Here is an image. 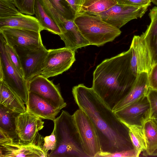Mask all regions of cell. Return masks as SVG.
<instances>
[{"label": "cell", "mask_w": 157, "mask_h": 157, "mask_svg": "<svg viewBox=\"0 0 157 157\" xmlns=\"http://www.w3.org/2000/svg\"><path fill=\"white\" fill-rule=\"evenodd\" d=\"M34 14L44 30L58 35L62 34L59 27L46 13L39 0L35 1Z\"/></svg>", "instance_id": "cell-24"}, {"label": "cell", "mask_w": 157, "mask_h": 157, "mask_svg": "<svg viewBox=\"0 0 157 157\" xmlns=\"http://www.w3.org/2000/svg\"><path fill=\"white\" fill-rule=\"evenodd\" d=\"M117 4L133 6H142L151 5V0H115Z\"/></svg>", "instance_id": "cell-35"}, {"label": "cell", "mask_w": 157, "mask_h": 157, "mask_svg": "<svg viewBox=\"0 0 157 157\" xmlns=\"http://www.w3.org/2000/svg\"><path fill=\"white\" fill-rule=\"evenodd\" d=\"M17 8L13 0H0V18L19 14L21 12Z\"/></svg>", "instance_id": "cell-27"}, {"label": "cell", "mask_w": 157, "mask_h": 157, "mask_svg": "<svg viewBox=\"0 0 157 157\" xmlns=\"http://www.w3.org/2000/svg\"><path fill=\"white\" fill-rule=\"evenodd\" d=\"M149 89L148 73L142 72L138 74L135 83L126 97L113 109L115 112L146 96Z\"/></svg>", "instance_id": "cell-18"}, {"label": "cell", "mask_w": 157, "mask_h": 157, "mask_svg": "<svg viewBox=\"0 0 157 157\" xmlns=\"http://www.w3.org/2000/svg\"><path fill=\"white\" fill-rule=\"evenodd\" d=\"M148 81L149 88L157 90V63L153 66L148 73Z\"/></svg>", "instance_id": "cell-34"}, {"label": "cell", "mask_w": 157, "mask_h": 157, "mask_svg": "<svg viewBox=\"0 0 157 157\" xmlns=\"http://www.w3.org/2000/svg\"><path fill=\"white\" fill-rule=\"evenodd\" d=\"M26 111L42 119L53 121L60 109L52 106L41 96L29 92Z\"/></svg>", "instance_id": "cell-16"}, {"label": "cell", "mask_w": 157, "mask_h": 157, "mask_svg": "<svg viewBox=\"0 0 157 157\" xmlns=\"http://www.w3.org/2000/svg\"><path fill=\"white\" fill-rule=\"evenodd\" d=\"M2 27H9L39 32L44 30L36 17L21 13L16 16L0 18V28Z\"/></svg>", "instance_id": "cell-20"}, {"label": "cell", "mask_w": 157, "mask_h": 157, "mask_svg": "<svg viewBox=\"0 0 157 157\" xmlns=\"http://www.w3.org/2000/svg\"><path fill=\"white\" fill-rule=\"evenodd\" d=\"M14 47L20 59L25 79L28 82L41 74L48 53V50L43 45L34 50H25Z\"/></svg>", "instance_id": "cell-10"}, {"label": "cell", "mask_w": 157, "mask_h": 157, "mask_svg": "<svg viewBox=\"0 0 157 157\" xmlns=\"http://www.w3.org/2000/svg\"><path fill=\"white\" fill-rule=\"evenodd\" d=\"M0 105L18 113L26 111L25 103L3 81L0 80Z\"/></svg>", "instance_id": "cell-21"}, {"label": "cell", "mask_w": 157, "mask_h": 157, "mask_svg": "<svg viewBox=\"0 0 157 157\" xmlns=\"http://www.w3.org/2000/svg\"><path fill=\"white\" fill-rule=\"evenodd\" d=\"M44 142L43 149L48 157V151L52 150L56 145V139L54 130L50 135L44 138Z\"/></svg>", "instance_id": "cell-33"}, {"label": "cell", "mask_w": 157, "mask_h": 157, "mask_svg": "<svg viewBox=\"0 0 157 157\" xmlns=\"http://www.w3.org/2000/svg\"><path fill=\"white\" fill-rule=\"evenodd\" d=\"M149 6H133L117 4L105 11L91 14L99 16L105 22L120 29L131 20L141 18Z\"/></svg>", "instance_id": "cell-7"}, {"label": "cell", "mask_w": 157, "mask_h": 157, "mask_svg": "<svg viewBox=\"0 0 157 157\" xmlns=\"http://www.w3.org/2000/svg\"><path fill=\"white\" fill-rule=\"evenodd\" d=\"M136 157V153L134 149L122 151L113 153L101 152L97 157Z\"/></svg>", "instance_id": "cell-32"}, {"label": "cell", "mask_w": 157, "mask_h": 157, "mask_svg": "<svg viewBox=\"0 0 157 157\" xmlns=\"http://www.w3.org/2000/svg\"><path fill=\"white\" fill-rule=\"evenodd\" d=\"M75 61V52L65 47L48 50L41 75L48 78L62 74L68 70Z\"/></svg>", "instance_id": "cell-8"}, {"label": "cell", "mask_w": 157, "mask_h": 157, "mask_svg": "<svg viewBox=\"0 0 157 157\" xmlns=\"http://www.w3.org/2000/svg\"><path fill=\"white\" fill-rule=\"evenodd\" d=\"M29 92L40 95L55 108L61 110L67 105L59 87L40 74L28 81Z\"/></svg>", "instance_id": "cell-12"}, {"label": "cell", "mask_w": 157, "mask_h": 157, "mask_svg": "<svg viewBox=\"0 0 157 157\" xmlns=\"http://www.w3.org/2000/svg\"><path fill=\"white\" fill-rule=\"evenodd\" d=\"M19 114L0 105V129L14 140H18L16 132L15 119Z\"/></svg>", "instance_id": "cell-23"}, {"label": "cell", "mask_w": 157, "mask_h": 157, "mask_svg": "<svg viewBox=\"0 0 157 157\" xmlns=\"http://www.w3.org/2000/svg\"><path fill=\"white\" fill-rule=\"evenodd\" d=\"M62 34L59 36L64 42L65 47L73 51L90 45L82 35L73 19L64 18L60 29Z\"/></svg>", "instance_id": "cell-17"}, {"label": "cell", "mask_w": 157, "mask_h": 157, "mask_svg": "<svg viewBox=\"0 0 157 157\" xmlns=\"http://www.w3.org/2000/svg\"><path fill=\"white\" fill-rule=\"evenodd\" d=\"M149 109L150 104L146 96L114 113L125 125H141V119L149 111Z\"/></svg>", "instance_id": "cell-15"}, {"label": "cell", "mask_w": 157, "mask_h": 157, "mask_svg": "<svg viewBox=\"0 0 157 157\" xmlns=\"http://www.w3.org/2000/svg\"><path fill=\"white\" fill-rule=\"evenodd\" d=\"M42 140L39 136L36 141L32 143H23L15 140L0 145V157H47L43 149Z\"/></svg>", "instance_id": "cell-13"}, {"label": "cell", "mask_w": 157, "mask_h": 157, "mask_svg": "<svg viewBox=\"0 0 157 157\" xmlns=\"http://www.w3.org/2000/svg\"><path fill=\"white\" fill-rule=\"evenodd\" d=\"M131 57L129 48L104 60L94 71L92 88L112 110L128 94L136 81Z\"/></svg>", "instance_id": "cell-2"}, {"label": "cell", "mask_w": 157, "mask_h": 157, "mask_svg": "<svg viewBox=\"0 0 157 157\" xmlns=\"http://www.w3.org/2000/svg\"><path fill=\"white\" fill-rule=\"evenodd\" d=\"M147 97L150 104V117H157V90L149 88Z\"/></svg>", "instance_id": "cell-31"}, {"label": "cell", "mask_w": 157, "mask_h": 157, "mask_svg": "<svg viewBox=\"0 0 157 157\" xmlns=\"http://www.w3.org/2000/svg\"><path fill=\"white\" fill-rule=\"evenodd\" d=\"M72 115L85 152L88 157H97L101 151L94 124L86 113L79 108Z\"/></svg>", "instance_id": "cell-6"}, {"label": "cell", "mask_w": 157, "mask_h": 157, "mask_svg": "<svg viewBox=\"0 0 157 157\" xmlns=\"http://www.w3.org/2000/svg\"><path fill=\"white\" fill-rule=\"evenodd\" d=\"M0 80L3 81L27 104L29 90L28 82L13 66L6 53L5 40L0 34Z\"/></svg>", "instance_id": "cell-5"}, {"label": "cell", "mask_w": 157, "mask_h": 157, "mask_svg": "<svg viewBox=\"0 0 157 157\" xmlns=\"http://www.w3.org/2000/svg\"><path fill=\"white\" fill-rule=\"evenodd\" d=\"M53 121L56 144L48 157H88L83 149L73 115L62 110Z\"/></svg>", "instance_id": "cell-3"}, {"label": "cell", "mask_w": 157, "mask_h": 157, "mask_svg": "<svg viewBox=\"0 0 157 157\" xmlns=\"http://www.w3.org/2000/svg\"><path fill=\"white\" fill-rule=\"evenodd\" d=\"M145 137L146 150L143 155L150 156L157 150V124L149 117V111L140 120Z\"/></svg>", "instance_id": "cell-22"}, {"label": "cell", "mask_w": 157, "mask_h": 157, "mask_svg": "<svg viewBox=\"0 0 157 157\" xmlns=\"http://www.w3.org/2000/svg\"><path fill=\"white\" fill-rule=\"evenodd\" d=\"M69 4L73 15L78 13L83 0H66Z\"/></svg>", "instance_id": "cell-36"}, {"label": "cell", "mask_w": 157, "mask_h": 157, "mask_svg": "<svg viewBox=\"0 0 157 157\" xmlns=\"http://www.w3.org/2000/svg\"><path fill=\"white\" fill-rule=\"evenodd\" d=\"M117 3L115 0H83L78 13H100L107 10Z\"/></svg>", "instance_id": "cell-26"}, {"label": "cell", "mask_w": 157, "mask_h": 157, "mask_svg": "<svg viewBox=\"0 0 157 157\" xmlns=\"http://www.w3.org/2000/svg\"><path fill=\"white\" fill-rule=\"evenodd\" d=\"M150 24L140 35L149 52L152 66L157 63V6L150 10Z\"/></svg>", "instance_id": "cell-19"}, {"label": "cell", "mask_w": 157, "mask_h": 157, "mask_svg": "<svg viewBox=\"0 0 157 157\" xmlns=\"http://www.w3.org/2000/svg\"><path fill=\"white\" fill-rule=\"evenodd\" d=\"M128 128L129 135L136 157L146 150V144L143 127L138 124L125 125Z\"/></svg>", "instance_id": "cell-25"}, {"label": "cell", "mask_w": 157, "mask_h": 157, "mask_svg": "<svg viewBox=\"0 0 157 157\" xmlns=\"http://www.w3.org/2000/svg\"><path fill=\"white\" fill-rule=\"evenodd\" d=\"M151 2L157 6V0H151Z\"/></svg>", "instance_id": "cell-39"}, {"label": "cell", "mask_w": 157, "mask_h": 157, "mask_svg": "<svg viewBox=\"0 0 157 157\" xmlns=\"http://www.w3.org/2000/svg\"><path fill=\"white\" fill-rule=\"evenodd\" d=\"M151 156H157V150H156Z\"/></svg>", "instance_id": "cell-38"}, {"label": "cell", "mask_w": 157, "mask_h": 157, "mask_svg": "<svg viewBox=\"0 0 157 157\" xmlns=\"http://www.w3.org/2000/svg\"><path fill=\"white\" fill-rule=\"evenodd\" d=\"M130 49L131 52V67L134 75L137 77L142 72L148 73L152 66L149 52L140 36H133Z\"/></svg>", "instance_id": "cell-14"}, {"label": "cell", "mask_w": 157, "mask_h": 157, "mask_svg": "<svg viewBox=\"0 0 157 157\" xmlns=\"http://www.w3.org/2000/svg\"><path fill=\"white\" fill-rule=\"evenodd\" d=\"M52 6L64 18L73 19L71 7L66 0H49Z\"/></svg>", "instance_id": "cell-28"}, {"label": "cell", "mask_w": 157, "mask_h": 157, "mask_svg": "<svg viewBox=\"0 0 157 157\" xmlns=\"http://www.w3.org/2000/svg\"><path fill=\"white\" fill-rule=\"evenodd\" d=\"M73 20L90 45L102 46L113 41L121 33L120 29L105 22L98 15L78 13L74 16Z\"/></svg>", "instance_id": "cell-4"}, {"label": "cell", "mask_w": 157, "mask_h": 157, "mask_svg": "<svg viewBox=\"0 0 157 157\" xmlns=\"http://www.w3.org/2000/svg\"><path fill=\"white\" fill-rule=\"evenodd\" d=\"M15 140L7 134L0 129V145L10 143Z\"/></svg>", "instance_id": "cell-37"}, {"label": "cell", "mask_w": 157, "mask_h": 157, "mask_svg": "<svg viewBox=\"0 0 157 157\" xmlns=\"http://www.w3.org/2000/svg\"><path fill=\"white\" fill-rule=\"evenodd\" d=\"M16 6L23 13L33 15L34 14L35 0H13Z\"/></svg>", "instance_id": "cell-30"}, {"label": "cell", "mask_w": 157, "mask_h": 157, "mask_svg": "<svg viewBox=\"0 0 157 157\" xmlns=\"http://www.w3.org/2000/svg\"><path fill=\"white\" fill-rule=\"evenodd\" d=\"M0 34L10 45L25 50H34L43 45L40 32L9 27L0 28Z\"/></svg>", "instance_id": "cell-9"}, {"label": "cell", "mask_w": 157, "mask_h": 157, "mask_svg": "<svg viewBox=\"0 0 157 157\" xmlns=\"http://www.w3.org/2000/svg\"><path fill=\"white\" fill-rule=\"evenodd\" d=\"M154 119L155 121V122L156 124H157V117L154 118H152Z\"/></svg>", "instance_id": "cell-40"}, {"label": "cell", "mask_w": 157, "mask_h": 157, "mask_svg": "<svg viewBox=\"0 0 157 157\" xmlns=\"http://www.w3.org/2000/svg\"><path fill=\"white\" fill-rule=\"evenodd\" d=\"M5 48L6 53L13 66L24 77V74L20 57L15 48L7 44L6 41Z\"/></svg>", "instance_id": "cell-29"}, {"label": "cell", "mask_w": 157, "mask_h": 157, "mask_svg": "<svg viewBox=\"0 0 157 157\" xmlns=\"http://www.w3.org/2000/svg\"><path fill=\"white\" fill-rule=\"evenodd\" d=\"M15 123L17 140L23 143L36 141L40 136L38 132L44 126L42 119L27 111L16 116Z\"/></svg>", "instance_id": "cell-11"}, {"label": "cell", "mask_w": 157, "mask_h": 157, "mask_svg": "<svg viewBox=\"0 0 157 157\" xmlns=\"http://www.w3.org/2000/svg\"><path fill=\"white\" fill-rule=\"evenodd\" d=\"M72 92L79 108L86 113L95 127L101 152L134 149L128 128L92 87L79 84L73 87Z\"/></svg>", "instance_id": "cell-1"}]
</instances>
